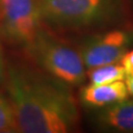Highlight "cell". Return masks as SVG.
Returning a JSON list of instances; mask_svg holds the SVG:
<instances>
[{
    "instance_id": "obj_9",
    "label": "cell",
    "mask_w": 133,
    "mask_h": 133,
    "mask_svg": "<svg viewBox=\"0 0 133 133\" xmlns=\"http://www.w3.org/2000/svg\"><path fill=\"white\" fill-rule=\"evenodd\" d=\"M18 131L10 101L0 94V133Z\"/></svg>"
},
{
    "instance_id": "obj_1",
    "label": "cell",
    "mask_w": 133,
    "mask_h": 133,
    "mask_svg": "<svg viewBox=\"0 0 133 133\" xmlns=\"http://www.w3.org/2000/svg\"><path fill=\"white\" fill-rule=\"evenodd\" d=\"M5 84L19 132L65 133L76 128V101L60 84L18 65L8 69Z\"/></svg>"
},
{
    "instance_id": "obj_7",
    "label": "cell",
    "mask_w": 133,
    "mask_h": 133,
    "mask_svg": "<svg viewBox=\"0 0 133 133\" xmlns=\"http://www.w3.org/2000/svg\"><path fill=\"white\" fill-rule=\"evenodd\" d=\"M100 121L105 128L118 132H133V100L109 105L100 115Z\"/></svg>"
},
{
    "instance_id": "obj_12",
    "label": "cell",
    "mask_w": 133,
    "mask_h": 133,
    "mask_svg": "<svg viewBox=\"0 0 133 133\" xmlns=\"http://www.w3.org/2000/svg\"><path fill=\"white\" fill-rule=\"evenodd\" d=\"M125 85L130 95H133V73L125 76Z\"/></svg>"
},
{
    "instance_id": "obj_4",
    "label": "cell",
    "mask_w": 133,
    "mask_h": 133,
    "mask_svg": "<svg viewBox=\"0 0 133 133\" xmlns=\"http://www.w3.org/2000/svg\"><path fill=\"white\" fill-rule=\"evenodd\" d=\"M43 19L60 26H85L103 19L111 0H39Z\"/></svg>"
},
{
    "instance_id": "obj_5",
    "label": "cell",
    "mask_w": 133,
    "mask_h": 133,
    "mask_svg": "<svg viewBox=\"0 0 133 133\" xmlns=\"http://www.w3.org/2000/svg\"><path fill=\"white\" fill-rule=\"evenodd\" d=\"M129 42L130 37L122 30H112L93 37L84 44L81 51L84 66L92 69L115 63L125 53Z\"/></svg>"
},
{
    "instance_id": "obj_3",
    "label": "cell",
    "mask_w": 133,
    "mask_h": 133,
    "mask_svg": "<svg viewBox=\"0 0 133 133\" xmlns=\"http://www.w3.org/2000/svg\"><path fill=\"white\" fill-rule=\"evenodd\" d=\"M39 0H0V32L15 44L29 47L42 32Z\"/></svg>"
},
{
    "instance_id": "obj_8",
    "label": "cell",
    "mask_w": 133,
    "mask_h": 133,
    "mask_svg": "<svg viewBox=\"0 0 133 133\" xmlns=\"http://www.w3.org/2000/svg\"><path fill=\"white\" fill-rule=\"evenodd\" d=\"M88 76L91 84H105L123 80L127 74L121 64L110 63L90 69Z\"/></svg>"
},
{
    "instance_id": "obj_11",
    "label": "cell",
    "mask_w": 133,
    "mask_h": 133,
    "mask_svg": "<svg viewBox=\"0 0 133 133\" xmlns=\"http://www.w3.org/2000/svg\"><path fill=\"white\" fill-rule=\"evenodd\" d=\"M6 80V66H5V60L2 56V49L0 45V85L5 83Z\"/></svg>"
},
{
    "instance_id": "obj_2",
    "label": "cell",
    "mask_w": 133,
    "mask_h": 133,
    "mask_svg": "<svg viewBox=\"0 0 133 133\" xmlns=\"http://www.w3.org/2000/svg\"><path fill=\"white\" fill-rule=\"evenodd\" d=\"M37 62L49 74L66 84H79L85 78L81 53L76 49L44 35L42 31L28 47Z\"/></svg>"
},
{
    "instance_id": "obj_10",
    "label": "cell",
    "mask_w": 133,
    "mask_h": 133,
    "mask_svg": "<svg viewBox=\"0 0 133 133\" xmlns=\"http://www.w3.org/2000/svg\"><path fill=\"white\" fill-rule=\"evenodd\" d=\"M121 65L123 66L125 74L133 73V50L129 52H125L121 58Z\"/></svg>"
},
{
    "instance_id": "obj_6",
    "label": "cell",
    "mask_w": 133,
    "mask_h": 133,
    "mask_svg": "<svg viewBox=\"0 0 133 133\" xmlns=\"http://www.w3.org/2000/svg\"><path fill=\"white\" fill-rule=\"evenodd\" d=\"M129 92L122 80L105 84H90L81 91V100L89 107L101 108L127 100Z\"/></svg>"
}]
</instances>
